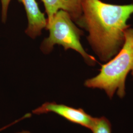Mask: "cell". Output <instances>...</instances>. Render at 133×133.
Returning <instances> with one entry per match:
<instances>
[{"mask_svg":"<svg viewBox=\"0 0 133 133\" xmlns=\"http://www.w3.org/2000/svg\"><path fill=\"white\" fill-rule=\"evenodd\" d=\"M82 15L77 21L88 32L87 38L100 60L108 62L119 52L125 42L127 23L133 4L114 5L101 0H83Z\"/></svg>","mask_w":133,"mask_h":133,"instance_id":"cell-1","label":"cell"},{"mask_svg":"<svg viewBox=\"0 0 133 133\" xmlns=\"http://www.w3.org/2000/svg\"><path fill=\"white\" fill-rule=\"evenodd\" d=\"M100 71L97 76L87 79L84 85L104 90L110 99L115 93L123 98L127 75L131 72L133 76V28L126 30L122 48L114 58L102 65Z\"/></svg>","mask_w":133,"mask_h":133,"instance_id":"cell-2","label":"cell"},{"mask_svg":"<svg viewBox=\"0 0 133 133\" xmlns=\"http://www.w3.org/2000/svg\"><path fill=\"white\" fill-rule=\"evenodd\" d=\"M46 29L49 31V36L43 40L41 45V49L44 53L50 52L54 46L58 44L63 46L65 50L71 49L79 53L88 65L96 64L95 57L86 52L81 44L80 39L83 31L76 27L66 11H58Z\"/></svg>","mask_w":133,"mask_h":133,"instance_id":"cell-3","label":"cell"},{"mask_svg":"<svg viewBox=\"0 0 133 133\" xmlns=\"http://www.w3.org/2000/svg\"><path fill=\"white\" fill-rule=\"evenodd\" d=\"M53 112L74 123L77 124L90 129L94 118L87 114L82 109H75L55 102H46L33 111L34 114H41Z\"/></svg>","mask_w":133,"mask_h":133,"instance_id":"cell-4","label":"cell"},{"mask_svg":"<svg viewBox=\"0 0 133 133\" xmlns=\"http://www.w3.org/2000/svg\"><path fill=\"white\" fill-rule=\"evenodd\" d=\"M24 5L28 20V26L26 34L35 38L42 33L43 29L46 28L48 19L39 9L36 0H17Z\"/></svg>","mask_w":133,"mask_h":133,"instance_id":"cell-5","label":"cell"},{"mask_svg":"<svg viewBox=\"0 0 133 133\" xmlns=\"http://www.w3.org/2000/svg\"><path fill=\"white\" fill-rule=\"evenodd\" d=\"M48 15V25L59 10L66 11L76 22L81 17L82 13V2L83 0H42Z\"/></svg>","mask_w":133,"mask_h":133,"instance_id":"cell-6","label":"cell"},{"mask_svg":"<svg viewBox=\"0 0 133 133\" xmlns=\"http://www.w3.org/2000/svg\"><path fill=\"white\" fill-rule=\"evenodd\" d=\"M91 130L93 133H111V124L105 117L94 118Z\"/></svg>","mask_w":133,"mask_h":133,"instance_id":"cell-7","label":"cell"},{"mask_svg":"<svg viewBox=\"0 0 133 133\" xmlns=\"http://www.w3.org/2000/svg\"><path fill=\"white\" fill-rule=\"evenodd\" d=\"M10 2L11 0H1L2 5V21L4 23L6 22L7 19L8 11Z\"/></svg>","mask_w":133,"mask_h":133,"instance_id":"cell-8","label":"cell"},{"mask_svg":"<svg viewBox=\"0 0 133 133\" xmlns=\"http://www.w3.org/2000/svg\"><path fill=\"white\" fill-rule=\"evenodd\" d=\"M30 133L29 131H22V132H19V133Z\"/></svg>","mask_w":133,"mask_h":133,"instance_id":"cell-9","label":"cell"}]
</instances>
